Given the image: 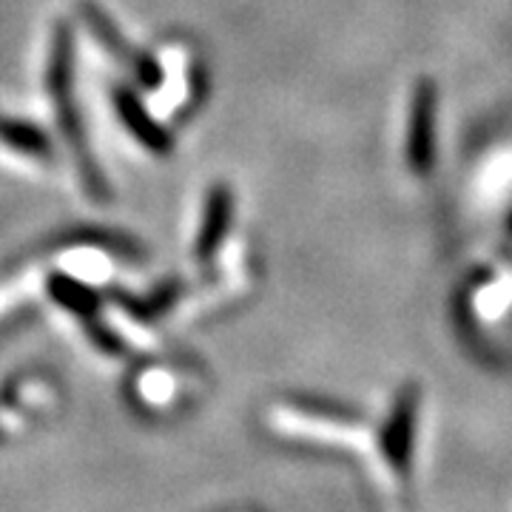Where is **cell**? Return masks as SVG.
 <instances>
[{"mask_svg": "<svg viewBox=\"0 0 512 512\" xmlns=\"http://www.w3.org/2000/svg\"><path fill=\"white\" fill-rule=\"evenodd\" d=\"M433 89L419 86L413 100V117H410V163L416 168H427L433 154Z\"/></svg>", "mask_w": 512, "mask_h": 512, "instance_id": "cell-3", "label": "cell"}, {"mask_svg": "<svg viewBox=\"0 0 512 512\" xmlns=\"http://www.w3.org/2000/svg\"><path fill=\"white\" fill-rule=\"evenodd\" d=\"M72 35L66 26H60L52 40V60H49V92L55 100V111L63 123V134L66 140L72 143L74 154L80 160L83 168V180L92 188L94 197H100V191H106V185L100 180V174L94 171V163L89 160V151H86V137H83V126H80V117L74 109V86H72Z\"/></svg>", "mask_w": 512, "mask_h": 512, "instance_id": "cell-1", "label": "cell"}, {"mask_svg": "<svg viewBox=\"0 0 512 512\" xmlns=\"http://www.w3.org/2000/svg\"><path fill=\"white\" fill-rule=\"evenodd\" d=\"M114 109L120 114L123 126L131 131V137L137 143H143L146 151L151 154H168L171 151V137L165 134V128H160L154 123V117L148 114V109L134 97V92L128 89H117L114 92Z\"/></svg>", "mask_w": 512, "mask_h": 512, "instance_id": "cell-2", "label": "cell"}, {"mask_svg": "<svg viewBox=\"0 0 512 512\" xmlns=\"http://www.w3.org/2000/svg\"><path fill=\"white\" fill-rule=\"evenodd\" d=\"M0 140H6L12 148L32 157H46L49 154V140L40 128L29 123H0Z\"/></svg>", "mask_w": 512, "mask_h": 512, "instance_id": "cell-5", "label": "cell"}, {"mask_svg": "<svg viewBox=\"0 0 512 512\" xmlns=\"http://www.w3.org/2000/svg\"><path fill=\"white\" fill-rule=\"evenodd\" d=\"M52 293L55 299H60L69 311H92L94 296L83 285H77L72 279H55L52 282Z\"/></svg>", "mask_w": 512, "mask_h": 512, "instance_id": "cell-6", "label": "cell"}, {"mask_svg": "<svg viewBox=\"0 0 512 512\" xmlns=\"http://www.w3.org/2000/svg\"><path fill=\"white\" fill-rule=\"evenodd\" d=\"M228 222H231V194L228 188H214L208 205H205V220L200 225V237H197V256L208 259L220 248L222 237L228 231Z\"/></svg>", "mask_w": 512, "mask_h": 512, "instance_id": "cell-4", "label": "cell"}]
</instances>
